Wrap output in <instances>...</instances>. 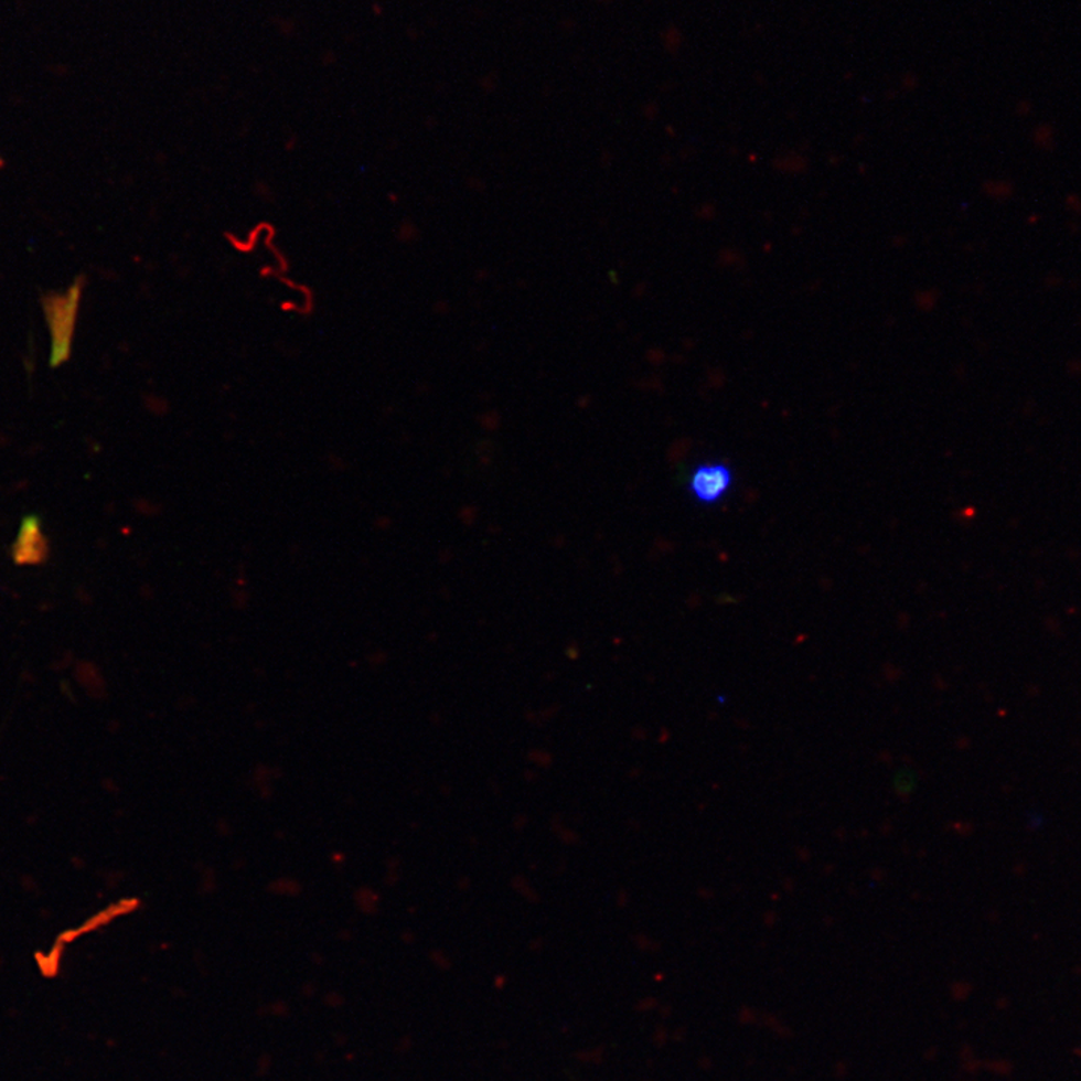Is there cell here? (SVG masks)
Listing matches in <instances>:
<instances>
[{"label":"cell","instance_id":"2","mask_svg":"<svg viewBox=\"0 0 1081 1081\" xmlns=\"http://www.w3.org/2000/svg\"><path fill=\"white\" fill-rule=\"evenodd\" d=\"M49 546L40 531V520L26 517L14 546V559L19 564H41L47 559Z\"/></svg>","mask_w":1081,"mask_h":1081},{"label":"cell","instance_id":"1","mask_svg":"<svg viewBox=\"0 0 1081 1081\" xmlns=\"http://www.w3.org/2000/svg\"><path fill=\"white\" fill-rule=\"evenodd\" d=\"M734 484V472L725 463H702L694 468L688 492L702 505L721 502Z\"/></svg>","mask_w":1081,"mask_h":1081}]
</instances>
